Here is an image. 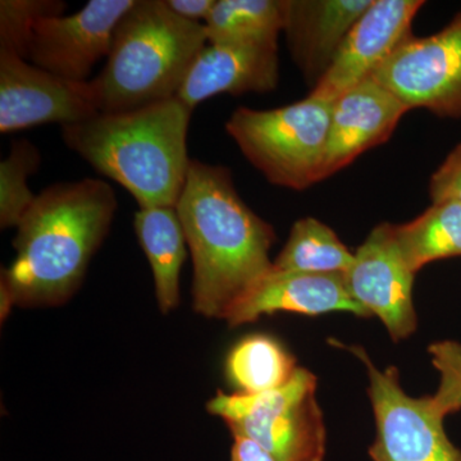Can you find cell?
<instances>
[{"mask_svg": "<svg viewBox=\"0 0 461 461\" xmlns=\"http://www.w3.org/2000/svg\"><path fill=\"white\" fill-rule=\"evenodd\" d=\"M117 208L111 185L96 178L59 182L36 195L16 227V258L2 271V321L14 306L60 305L74 295Z\"/></svg>", "mask_w": 461, "mask_h": 461, "instance_id": "obj_1", "label": "cell"}, {"mask_svg": "<svg viewBox=\"0 0 461 461\" xmlns=\"http://www.w3.org/2000/svg\"><path fill=\"white\" fill-rule=\"evenodd\" d=\"M194 263V309L222 318L272 271L271 224L240 198L232 173L191 159L177 205Z\"/></svg>", "mask_w": 461, "mask_h": 461, "instance_id": "obj_2", "label": "cell"}, {"mask_svg": "<svg viewBox=\"0 0 461 461\" xmlns=\"http://www.w3.org/2000/svg\"><path fill=\"white\" fill-rule=\"evenodd\" d=\"M191 109L177 96L62 127L69 150L120 184L140 208L177 205L191 159Z\"/></svg>", "mask_w": 461, "mask_h": 461, "instance_id": "obj_3", "label": "cell"}, {"mask_svg": "<svg viewBox=\"0 0 461 461\" xmlns=\"http://www.w3.org/2000/svg\"><path fill=\"white\" fill-rule=\"evenodd\" d=\"M206 44L203 23L176 16L165 0H135L115 29L107 65L91 80L99 112L132 111L175 98Z\"/></svg>", "mask_w": 461, "mask_h": 461, "instance_id": "obj_4", "label": "cell"}, {"mask_svg": "<svg viewBox=\"0 0 461 461\" xmlns=\"http://www.w3.org/2000/svg\"><path fill=\"white\" fill-rule=\"evenodd\" d=\"M333 103L306 96L285 107H240L226 131L271 184L302 191L321 181Z\"/></svg>", "mask_w": 461, "mask_h": 461, "instance_id": "obj_5", "label": "cell"}, {"mask_svg": "<svg viewBox=\"0 0 461 461\" xmlns=\"http://www.w3.org/2000/svg\"><path fill=\"white\" fill-rule=\"evenodd\" d=\"M206 408L222 418L233 437H247L277 461L324 460L326 426L317 377L308 369L297 366L286 384L268 393L218 391Z\"/></svg>", "mask_w": 461, "mask_h": 461, "instance_id": "obj_6", "label": "cell"}, {"mask_svg": "<svg viewBox=\"0 0 461 461\" xmlns=\"http://www.w3.org/2000/svg\"><path fill=\"white\" fill-rule=\"evenodd\" d=\"M366 366L375 420L369 447L373 461H461V450L446 435L445 417L432 397H412L402 390L399 371H381L359 346L348 348Z\"/></svg>", "mask_w": 461, "mask_h": 461, "instance_id": "obj_7", "label": "cell"}, {"mask_svg": "<svg viewBox=\"0 0 461 461\" xmlns=\"http://www.w3.org/2000/svg\"><path fill=\"white\" fill-rule=\"evenodd\" d=\"M372 78L408 109L461 118V12L435 35L406 39Z\"/></svg>", "mask_w": 461, "mask_h": 461, "instance_id": "obj_8", "label": "cell"}, {"mask_svg": "<svg viewBox=\"0 0 461 461\" xmlns=\"http://www.w3.org/2000/svg\"><path fill=\"white\" fill-rule=\"evenodd\" d=\"M98 113L91 80H67L16 54L0 51V132L44 123L68 126Z\"/></svg>", "mask_w": 461, "mask_h": 461, "instance_id": "obj_9", "label": "cell"}, {"mask_svg": "<svg viewBox=\"0 0 461 461\" xmlns=\"http://www.w3.org/2000/svg\"><path fill=\"white\" fill-rule=\"evenodd\" d=\"M133 5L135 0H91L74 14L41 18L27 60L59 77L86 83L94 66L108 57L115 29Z\"/></svg>", "mask_w": 461, "mask_h": 461, "instance_id": "obj_10", "label": "cell"}, {"mask_svg": "<svg viewBox=\"0 0 461 461\" xmlns=\"http://www.w3.org/2000/svg\"><path fill=\"white\" fill-rule=\"evenodd\" d=\"M344 277L351 297L369 315L384 321L393 341H402L415 332V275L403 260L393 235V224L381 223L369 233Z\"/></svg>", "mask_w": 461, "mask_h": 461, "instance_id": "obj_11", "label": "cell"}, {"mask_svg": "<svg viewBox=\"0 0 461 461\" xmlns=\"http://www.w3.org/2000/svg\"><path fill=\"white\" fill-rule=\"evenodd\" d=\"M426 3L421 0H373L346 36L332 65L309 96L333 103L377 71L411 36V23Z\"/></svg>", "mask_w": 461, "mask_h": 461, "instance_id": "obj_12", "label": "cell"}, {"mask_svg": "<svg viewBox=\"0 0 461 461\" xmlns=\"http://www.w3.org/2000/svg\"><path fill=\"white\" fill-rule=\"evenodd\" d=\"M278 77L277 44L208 42L194 60L177 98L193 111L218 94L267 93L276 89Z\"/></svg>", "mask_w": 461, "mask_h": 461, "instance_id": "obj_13", "label": "cell"}, {"mask_svg": "<svg viewBox=\"0 0 461 461\" xmlns=\"http://www.w3.org/2000/svg\"><path fill=\"white\" fill-rule=\"evenodd\" d=\"M409 109L373 78L333 102L321 181L388 140Z\"/></svg>", "mask_w": 461, "mask_h": 461, "instance_id": "obj_14", "label": "cell"}, {"mask_svg": "<svg viewBox=\"0 0 461 461\" xmlns=\"http://www.w3.org/2000/svg\"><path fill=\"white\" fill-rule=\"evenodd\" d=\"M276 312L305 315L348 312L371 317L348 294L344 275L278 272L272 268L233 306L226 321L230 327H238Z\"/></svg>", "mask_w": 461, "mask_h": 461, "instance_id": "obj_15", "label": "cell"}, {"mask_svg": "<svg viewBox=\"0 0 461 461\" xmlns=\"http://www.w3.org/2000/svg\"><path fill=\"white\" fill-rule=\"evenodd\" d=\"M373 0H286L288 48L294 62L315 84L326 74L346 36Z\"/></svg>", "mask_w": 461, "mask_h": 461, "instance_id": "obj_16", "label": "cell"}, {"mask_svg": "<svg viewBox=\"0 0 461 461\" xmlns=\"http://www.w3.org/2000/svg\"><path fill=\"white\" fill-rule=\"evenodd\" d=\"M135 230L156 281L158 306L169 313L180 303L181 269L186 258V236L175 206L140 208Z\"/></svg>", "mask_w": 461, "mask_h": 461, "instance_id": "obj_17", "label": "cell"}, {"mask_svg": "<svg viewBox=\"0 0 461 461\" xmlns=\"http://www.w3.org/2000/svg\"><path fill=\"white\" fill-rule=\"evenodd\" d=\"M393 235L414 275L435 260L461 257V205L432 203L417 220L393 224Z\"/></svg>", "mask_w": 461, "mask_h": 461, "instance_id": "obj_18", "label": "cell"}, {"mask_svg": "<svg viewBox=\"0 0 461 461\" xmlns=\"http://www.w3.org/2000/svg\"><path fill=\"white\" fill-rule=\"evenodd\" d=\"M286 23V0H217L204 26L208 42H272Z\"/></svg>", "mask_w": 461, "mask_h": 461, "instance_id": "obj_19", "label": "cell"}, {"mask_svg": "<svg viewBox=\"0 0 461 461\" xmlns=\"http://www.w3.org/2000/svg\"><path fill=\"white\" fill-rule=\"evenodd\" d=\"M355 254L326 224L315 218H303L291 230L280 256L273 262L278 272L345 275L353 266Z\"/></svg>", "mask_w": 461, "mask_h": 461, "instance_id": "obj_20", "label": "cell"}, {"mask_svg": "<svg viewBox=\"0 0 461 461\" xmlns=\"http://www.w3.org/2000/svg\"><path fill=\"white\" fill-rule=\"evenodd\" d=\"M297 369L295 359L286 348L268 336L256 335L242 339L230 350L227 375L248 395L268 393L286 384Z\"/></svg>", "mask_w": 461, "mask_h": 461, "instance_id": "obj_21", "label": "cell"}, {"mask_svg": "<svg viewBox=\"0 0 461 461\" xmlns=\"http://www.w3.org/2000/svg\"><path fill=\"white\" fill-rule=\"evenodd\" d=\"M41 157L29 140L12 142L9 156L0 162V227H17L36 195L29 186L30 176L38 171Z\"/></svg>", "mask_w": 461, "mask_h": 461, "instance_id": "obj_22", "label": "cell"}, {"mask_svg": "<svg viewBox=\"0 0 461 461\" xmlns=\"http://www.w3.org/2000/svg\"><path fill=\"white\" fill-rule=\"evenodd\" d=\"M66 8L60 0H2L0 51L27 60L36 23L44 17L62 16Z\"/></svg>", "mask_w": 461, "mask_h": 461, "instance_id": "obj_23", "label": "cell"}, {"mask_svg": "<svg viewBox=\"0 0 461 461\" xmlns=\"http://www.w3.org/2000/svg\"><path fill=\"white\" fill-rule=\"evenodd\" d=\"M429 353L439 373L438 390L430 397L436 411L446 418L461 411V344L453 339L433 342Z\"/></svg>", "mask_w": 461, "mask_h": 461, "instance_id": "obj_24", "label": "cell"}, {"mask_svg": "<svg viewBox=\"0 0 461 461\" xmlns=\"http://www.w3.org/2000/svg\"><path fill=\"white\" fill-rule=\"evenodd\" d=\"M432 203L453 202L461 205V144L451 150L429 182Z\"/></svg>", "mask_w": 461, "mask_h": 461, "instance_id": "obj_25", "label": "cell"}, {"mask_svg": "<svg viewBox=\"0 0 461 461\" xmlns=\"http://www.w3.org/2000/svg\"><path fill=\"white\" fill-rule=\"evenodd\" d=\"M167 7L171 9L176 16L203 23L211 16L217 0H165Z\"/></svg>", "mask_w": 461, "mask_h": 461, "instance_id": "obj_26", "label": "cell"}, {"mask_svg": "<svg viewBox=\"0 0 461 461\" xmlns=\"http://www.w3.org/2000/svg\"><path fill=\"white\" fill-rule=\"evenodd\" d=\"M230 461H277L271 454L247 437H233Z\"/></svg>", "mask_w": 461, "mask_h": 461, "instance_id": "obj_27", "label": "cell"}]
</instances>
